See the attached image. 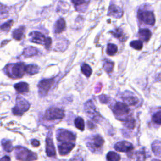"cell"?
<instances>
[{
    "instance_id": "obj_1",
    "label": "cell",
    "mask_w": 161,
    "mask_h": 161,
    "mask_svg": "<svg viewBox=\"0 0 161 161\" xmlns=\"http://www.w3.org/2000/svg\"><path fill=\"white\" fill-rule=\"evenodd\" d=\"M113 112L121 120L125 122L133 118L131 116L128 115L130 113V109L126 103L120 102L116 103L113 107Z\"/></svg>"
},
{
    "instance_id": "obj_2",
    "label": "cell",
    "mask_w": 161,
    "mask_h": 161,
    "mask_svg": "<svg viewBox=\"0 0 161 161\" xmlns=\"http://www.w3.org/2000/svg\"><path fill=\"white\" fill-rule=\"evenodd\" d=\"M15 156L16 159L19 161H32L37 158L36 153L22 147L16 148Z\"/></svg>"
},
{
    "instance_id": "obj_3",
    "label": "cell",
    "mask_w": 161,
    "mask_h": 161,
    "mask_svg": "<svg viewBox=\"0 0 161 161\" xmlns=\"http://www.w3.org/2000/svg\"><path fill=\"white\" fill-rule=\"evenodd\" d=\"M30 104L21 96H18L16 99V105L13 108L12 111L14 114L21 115L25 113L30 108Z\"/></svg>"
},
{
    "instance_id": "obj_4",
    "label": "cell",
    "mask_w": 161,
    "mask_h": 161,
    "mask_svg": "<svg viewBox=\"0 0 161 161\" xmlns=\"http://www.w3.org/2000/svg\"><path fill=\"white\" fill-rule=\"evenodd\" d=\"M64 116V110L55 107H52L48 109L45 114V118L47 120H55L62 119Z\"/></svg>"
},
{
    "instance_id": "obj_5",
    "label": "cell",
    "mask_w": 161,
    "mask_h": 161,
    "mask_svg": "<svg viewBox=\"0 0 161 161\" xmlns=\"http://www.w3.org/2000/svg\"><path fill=\"white\" fill-rule=\"evenodd\" d=\"M138 19L145 24L153 26L155 23L154 14L150 11H139L138 12Z\"/></svg>"
},
{
    "instance_id": "obj_6",
    "label": "cell",
    "mask_w": 161,
    "mask_h": 161,
    "mask_svg": "<svg viewBox=\"0 0 161 161\" xmlns=\"http://www.w3.org/2000/svg\"><path fill=\"white\" fill-rule=\"evenodd\" d=\"M11 77H13L14 78H20L26 72L25 69L26 66L23 63L19 62L15 64L11 65Z\"/></svg>"
},
{
    "instance_id": "obj_7",
    "label": "cell",
    "mask_w": 161,
    "mask_h": 161,
    "mask_svg": "<svg viewBox=\"0 0 161 161\" xmlns=\"http://www.w3.org/2000/svg\"><path fill=\"white\" fill-rule=\"evenodd\" d=\"M57 140L62 142H70L75 140V135L66 130H59L57 135Z\"/></svg>"
},
{
    "instance_id": "obj_8",
    "label": "cell",
    "mask_w": 161,
    "mask_h": 161,
    "mask_svg": "<svg viewBox=\"0 0 161 161\" xmlns=\"http://www.w3.org/2000/svg\"><path fill=\"white\" fill-rule=\"evenodd\" d=\"M53 83L54 80L50 79H43L41 81H40L38 85L40 94L41 96H45V94H47L52 86L53 84Z\"/></svg>"
},
{
    "instance_id": "obj_9",
    "label": "cell",
    "mask_w": 161,
    "mask_h": 161,
    "mask_svg": "<svg viewBox=\"0 0 161 161\" xmlns=\"http://www.w3.org/2000/svg\"><path fill=\"white\" fill-rule=\"evenodd\" d=\"M85 111L94 121H97L100 117L99 113L96 111V109L91 101H88L85 104Z\"/></svg>"
},
{
    "instance_id": "obj_10",
    "label": "cell",
    "mask_w": 161,
    "mask_h": 161,
    "mask_svg": "<svg viewBox=\"0 0 161 161\" xmlns=\"http://www.w3.org/2000/svg\"><path fill=\"white\" fill-rule=\"evenodd\" d=\"M104 144V140L100 135H94L91 138L89 142L87 143V146L89 149H99Z\"/></svg>"
},
{
    "instance_id": "obj_11",
    "label": "cell",
    "mask_w": 161,
    "mask_h": 161,
    "mask_svg": "<svg viewBox=\"0 0 161 161\" xmlns=\"http://www.w3.org/2000/svg\"><path fill=\"white\" fill-rule=\"evenodd\" d=\"M114 149L118 152H128L133 149V146L127 141H121L115 144Z\"/></svg>"
},
{
    "instance_id": "obj_12",
    "label": "cell",
    "mask_w": 161,
    "mask_h": 161,
    "mask_svg": "<svg viewBox=\"0 0 161 161\" xmlns=\"http://www.w3.org/2000/svg\"><path fill=\"white\" fill-rule=\"evenodd\" d=\"M75 147V144L71 142H62L58 145V152L61 155L68 154Z\"/></svg>"
},
{
    "instance_id": "obj_13",
    "label": "cell",
    "mask_w": 161,
    "mask_h": 161,
    "mask_svg": "<svg viewBox=\"0 0 161 161\" xmlns=\"http://www.w3.org/2000/svg\"><path fill=\"white\" fill-rule=\"evenodd\" d=\"M46 153L48 157H53L56 153L53 142L51 137H47L46 138Z\"/></svg>"
},
{
    "instance_id": "obj_14",
    "label": "cell",
    "mask_w": 161,
    "mask_h": 161,
    "mask_svg": "<svg viewBox=\"0 0 161 161\" xmlns=\"http://www.w3.org/2000/svg\"><path fill=\"white\" fill-rule=\"evenodd\" d=\"M30 36H31V42L38 44L44 45L46 37L38 31H33L30 33Z\"/></svg>"
},
{
    "instance_id": "obj_15",
    "label": "cell",
    "mask_w": 161,
    "mask_h": 161,
    "mask_svg": "<svg viewBox=\"0 0 161 161\" xmlns=\"http://www.w3.org/2000/svg\"><path fill=\"white\" fill-rule=\"evenodd\" d=\"M122 14H123V11L120 8L113 4L109 6V10H108L109 16H111L116 18H119L120 17H121Z\"/></svg>"
},
{
    "instance_id": "obj_16",
    "label": "cell",
    "mask_w": 161,
    "mask_h": 161,
    "mask_svg": "<svg viewBox=\"0 0 161 161\" xmlns=\"http://www.w3.org/2000/svg\"><path fill=\"white\" fill-rule=\"evenodd\" d=\"M152 36L150 30L148 28L140 29L138 31V36L142 42H148Z\"/></svg>"
},
{
    "instance_id": "obj_17",
    "label": "cell",
    "mask_w": 161,
    "mask_h": 161,
    "mask_svg": "<svg viewBox=\"0 0 161 161\" xmlns=\"http://www.w3.org/2000/svg\"><path fill=\"white\" fill-rule=\"evenodd\" d=\"M152 150L155 155L161 157V142L159 140H155L152 143Z\"/></svg>"
},
{
    "instance_id": "obj_18",
    "label": "cell",
    "mask_w": 161,
    "mask_h": 161,
    "mask_svg": "<svg viewBox=\"0 0 161 161\" xmlns=\"http://www.w3.org/2000/svg\"><path fill=\"white\" fill-rule=\"evenodd\" d=\"M16 91L19 93L27 92L29 91V85L26 82H18L14 86Z\"/></svg>"
},
{
    "instance_id": "obj_19",
    "label": "cell",
    "mask_w": 161,
    "mask_h": 161,
    "mask_svg": "<svg viewBox=\"0 0 161 161\" xmlns=\"http://www.w3.org/2000/svg\"><path fill=\"white\" fill-rule=\"evenodd\" d=\"M65 28V22L64 18H59L56 22L54 27V31L56 33H59L62 32Z\"/></svg>"
},
{
    "instance_id": "obj_20",
    "label": "cell",
    "mask_w": 161,
    "mask_h": 161,
    "mask_svg": "<svg viewBox=\"0 0 161 161\" xmlns=\"http://www.w3.org/2000/svg\"><path fill=\"white\" fill-rule=\"evenodd\" d=\"M25 26H20L18 28L14 30L12 33L13 38L16 40H21L25 32Z\"/></svg>"
},
{
    "instance_id": "obj_21",
    "label": "cell",
    "mask_w": 161,
    "mask_h": 161,
    "mask_svg": "<svg viewBox=\"0 0 161 161\" xmlns=\"http://www.w3.org/2000/svg\"><path fill=\"white\" fill-rule=\"evenodd\" d=\"M123 101L125 103H126L127 105H131V106L135 105L138 102V99H137V97L132 95H129L123 98Z\"/></svg>"
},
{
    "instance_id": "obj_22",
    "label": "cell",
    "mask_w": 161,
    "mask_h": 161,
    "mask_svg": "<svg viewBox=\"0 0 161 161\" xmlns=\"http://www.w3.org/2000/svg\"><path fill=\"white\" fill-rule=\"evenodd\" d=\"M106 158L108 161H119L120 156L119 154L114 152H109L106 155Z\"/></svg>"
},
{
    "instance_id": "obj_23",
    "label": "cell",
    "mask_w": 161,
    "mask_h": 161,
    "mask_svg": "<svg viewBox=\"0 0 161 161\" xmlns=\"http://www.w3.org/2000/svg\"><path fill=\"white\" fill-rule=\"evenodd\" d=\"M25 70L27 74L33 75L38 72L39 67L36 65H28L26 66Z\"/></svg>"
},
{
    "instance_id": "obj_24",
    "label": "cell",
    "mask_w": 161,
    "mask_h": 161,
    "mask_svg": "<svg viewBox=\"0 0 161 161\" xmlns=\"http://www.w3.org/2000/svg\"><path fill=\"white\" fill-rule=\"evenodd\" d=\"M1 144H2V146L4 148V150L8 152H11L13 149L12 143H11V141H9V140L4 139L1 141Z\"/></svg>"
},
{
    "instance_id": "obj_25",
    "label": "cell",
    "mask_w": 161,
    "mask_h": 161,
    "mask_svg": "<svg viewBox=\"0 0 161 161\" xmlns=\"http://www.w3.org/2000/svg\"><path fill=\"white\" fill-rule=\"evenodd\" d=\"M118 50V47L116 45L113 43L108 44L106 48V53L109 55H114Z\"/></svg>"
},
{
    "instance_id": "obj_26",
    "label": "cell",
    "mask_w": 161,
    "mask_h": 161,
    "mask_svg": "<svg viewBox=\"0 0 161 161\" xmlns=\"http://www.w3.org/2000/svg\"><path fill=\"white\" fill-rule=\"evenodd\" d=\"M74 124L76 128L81 131H83L84 130L85 125L84 119L80 117H77L74 120Z\"/></svg>"
},
{
    "instance_id": "obj_27",
    "label": "cell",
    "mask_w": 161,
    "mask_h": 161,
    "mask_svg": "<svg viewBox=\"0 0 161 161\" xmlns=\"http://www.w3.org/2000/svg\"><path fill=\"white\" fill-rule=\"evenodd\" d=\"M81 71L87 77H89L92 73L91 68L87 64H83L81 65Z\"/></svg>"
},
{
    "instance_id": "obj_28",
    "label": "cell",
    "mask_w": 161,
    "mask_h": 161,
    "mask_svg": "<svg viewBox=\"0 0 161 161\" xmlns=\"http://www.w3.org/2000/svg\"><path fill=\"white\" fill-rule=\"evenodd\" d=\"M130 46L137 50H142L143 47V43L142 40H133L130 42Z\"/></svg>"
},
{
    "instance_id": "obj_29",
    "label": "cell",
    "mask_w": 161,
    "mask_h": 161,
    "mask_svg": "<svg viewBox=\"0 0 161 161\" xmlns=\"http://www.w3.org/2000/svg\"><path fill=\"white\" fill-rule=\"evenodd\" d=\"M37 53V50L36 48L30 47H28L26 48L23 52V54L25 55V56L26 57H30V56H33L35 54H36Z\"/></svg>"
},
{
    "instance_id": "obj_30",
    "label": "cell",
    "mask_w": 161,
    "mask_h": 161,
    "mask_svg": "<svg viewBox=\"0 0 161 161\" xmlns=\"http://www.w3.org/2000/svg\"><path fill=\"white\" fill-rule=\"evenodd\" d=\"M152 121L155 123L161 125V108L152 116Z\"/></svg>"
},
{
    "instance_id": "obj_31",
    "label": "cell",
    "mask_w": 161,
    "mask_h": 161,
    "mask_svg": "<svg viewBox=\"0 0 161 161\" xmlns=\"http://www.w3.org/2000/svg\"><path fill=\"white\" fill-rule=\"evenodd\" d=\"M113 67H114V64L112 62L107 60L104 62V65H103L104 69L107 72H112V70L113 69Z\"/></svg>"
},
{
    "instance_id": "obj_32",
    "label": "cell",
    "mask_w": 161,
    "mask_h": 161,
    "mask_svg": "<svg viewBox=\"0 0 161 161\" xmlns=\"http://www.w3.org/2000/svg\"><path fill=\"white\" fill-rule=\"evenodd\" d=\"M111 33L117 38H120L123 36V31L121 28H116L114 30L111 31Z\"/></svg>"
},
{
    "instance_id": "obj_33",
    "label": "cell",
    "mask_w": 161,
    "mask_h": 161,
    "mask_svg": "<svg viewBox=\"0 0 161 161\" xmlns=\"http://www.w3.org/2000/svg\"><path fill=\"white\" fill-rule=\"evenodd\" d=\"M13 21L12 20H10V21H8V22H6V23L3 24V25H1V30H2L8 31V30H9V29L11 28V26H12V25H13Z\"/></svg>"
},
{
    "instance_id": "obj_34",
    "label": "cell",
    "mask_w": 161,
    "mask_h": 161,
    "mask_svg": "<svg viewBox=\"0 0 161 161\" xmlns=\"http://www.w3.org/2000/svg\"><path fill=\"white\" fill-rule=\"evenodd\" d=\"M72 3L76 6H80L86 3V0H71Z\"/></svg>"
},
{
    "instance_id": "obj_35",
    "label": "cell",
    "mask_w": 161,
    "mask_h": 161,
    "mask_svg": "<svg viewBox=\"0 0 161 161\" xmlns=\"http://www.w3.org/2000/svg\"><path fill=\"white\" fill-rule=\"evenodd\" d=\"M52 43V39L50 37H46L45 40V43H44V45L47 48H48Z\"/></svg>"
},
{
    "instance_id": "obj_36",
    "label": "cell",
    "mask_w": 161,
    "mask_h": 161,
    "mask_svg": "<svg viewBox=\"0 0 161 161\" xmlns=\"http://www.w3.org/2000/svg\"><path fill=\"white\" fill-rule=\"evenodd\" d=\"M138 161H143L145 159V153L143 152H140L138 153Z\"/></svg>"
},
{
    "instance_id": "obj_37",
    "label": "cell",
    "mask_w": 161,
    "mask_h": 161,
    "mask_svg": "<svg viewBox=\"0 0 161 161\" xmlns=\"http://www.w3.org/2000/svg\"><path fill=\"white\" fill-rule=\"evenodd\" d=\"M31 145L33 147H38L40 145V142L37 140L34 139V140H33L31 141Z\"/></svg>"
},
{
    "instance_id": "obj_38",
    "label": "cell",
    "mask_w": 161,
    "mask_h": 161,
    "mask_svg": "<svg viewBox=\"0 0 161 161\" xmlns=\"http://www.w3.org/2000/svg\"><path fill=\"white\" fill-rule=\"evenodd\" d=\"M70 161H83V160H82V158L81 157H75L73 158Z\"/></svg>"
},
{
    "instance_id": "obj_39",
    "label": "cell",
    "mask_w": 161,
    "mask_h": 161,
    "mask_svg": "<svg viewBox=\"0 0 161 161\" xmlns=\"http://www.w3.org/2000/svg\"><path fill=\"white\" fill-rule=\"evenodd\" d=\"M1 161H11V160L8 156H4L1 159Z\"/></svg>"
},
{
    "instance_id": "obj_40",
    "label": "cell",
    "mask_w": 161,
    "mask_h": 161,
    "mask_svg": "<svg viewBox=\"0 0 161 161\" xmlns=\"http://www.w3.org/2000/svg\"><path fill=\"white\" fill-rule=\"evenodd\" d=\"M152 161H161V160H157V159H155V160H152Z\"/></svg>"
}]
</instances>
